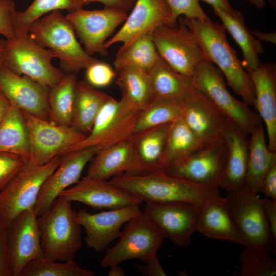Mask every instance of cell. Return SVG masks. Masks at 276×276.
Segmentation results:
<instances>
[{
	"mask_svg": "<svg viewBox=\"0 0 276 276\" xmlns=\"http://www.w3.org/2000/svg\"><path fill=\"white\" fill-rule=\"evenodd\" d=\"M109 181L146 203L203 206L222 197L216 186L170 176L162 170L143 174L121 173Z\"/></svg>",
	"mask_w": 276,
	"mask_h": 276,
	"instance_id": "6da1fadb",
	"label": "cell"
},
{
	"mask_svg": "<svg viewBox=\"0 0 276 276\" xmlns=\"http://www.w3.org/2000/svg\"><path fill=\"white\" fill-rule=\"evenodd\" d=\"M198 41L205 59L217 65L234 93L250 107L255 105V93L249 73L244 67L236 51L228 43L222 24L210 19L182 16Z\"/></svg>",
	"mask_w": 276,
	"mask_h": 276,
	"instance_id": "7a4b0ae2",
	"label": "cell"
},
{
	"mask_svg": "<svg viewBox=\"0 0 276 276\" xmlns=\"http://www.w3.org/2000/svg\"><path fill=\"white\" fill-rule=\"evenodd\" d=\"M29 35L38 44L54 52L64 73L76 74L99 60L82 47L72 25L61 10L54 11L36 20L30 27Z\"/></svg>",
	"mask_w": 276,
	"mask_h": 276,
	"instance_id": "3957f363",
	"label": "cell"
},
{
	"mask_svg": "<svg viewBox=\"0 0 276 276\" xmlns=\"http://www.w3.org/2000/svg\"><path fill=\"white\" fill-rule=\"evenodd\" d=\"M76 213L71 202L59 196L37 217L44 257L61 262L74 260L82 245Z\"/></svg>",
	"mask_w": 276,
	"mask_h": 276,
	"instance_id": "277c9868",
	"label": "cell"
},
{
	"mask_svg": "<svg viewBox=\"0 0 276 276\" xmlns=\"http://www.w3.org/2000/svg\"><path fill=\"white\" fill-rule=\"evenodd\" d=\"M226 192L225 199L244 247L275 255L276 239L259 194L245 185Z\"/></svg>",
	"mask_w": 276,
	"mask_h": 276,
	"instance_id": "5b68a950",
	"label": "cell"
},
{
	"mask_svg": "<svg viewBox=\"0 0 276 276\" xmlns=\"http://www.w3.org/2000/svg\"><path fill=\"white\" fill-rule=\"evenodd\" d=\"M191 79L195 88L223 116L234 121L248 134L262 123L257 112L229 92L223 75L212 62L206 60L201 61L196 67Z\"/></svg>",
	"mask_w": 276,
	"mask_h": 276,
	"instance_id": "8992f818",
	"label": "cell"
},
{
	"mask_svg": "<svg viewBox=\"0 0 276 276\" xmlns=\"http://www.w3.org/2000/svg\"><path fill=\"white\" fill-rule=\"evenodd\" d=\"M54 58L53 51L38 44L29 35L5 39L2 64L15 74L27 76L49 88L65 74L53 65Z\"/></svg>",
	"mask_w": 276,
	"mask_h": 276,
	"instance_id": "52a82bcc",
	"label": "cell"
},
{
	"mask_svg": "<svg viewBox=\"0 0 276 276\" xmlns=\"http://www.w3.org/2000/svg\"><path fill=\"white\" fill-rule=\"evenodd\" d=\"M118 242L108 248L101 261L103 267L131 259L144 263L157 257V252L166 238L162 232L143 212L127 222Z\"/></svg>",
	"mask_w": 276,
	"mask_h": 276,
	"instance_id": "ba28073f",
	"label": "cell"
},
{
	"mask_svg": "<svg viewBox=\"0 0 276 276\" xmlns=\"http://www.w3.org/2000/svg\"><path fill=\"white\" fill-rule=\"evenodd\" d=\"M140 113L123 99L118 101L111 97L99 112L90 131L64 155L91 147L101 149L131 139Z\"/></svg>",
	"mask_w": 276,
	"mask_h": 276,
	"instance_id": "9c48e42d",
	"label": "cell"
},
{
	"mask_svg": "<svg viewBox=\"0 0 276 276\" xmlns=\"http://www.w3.org/2000/svg\"><path fill=\"white\" fill-rule=\"evenodd\" d=\"M62 159L59 156L43 165L28 161L0 191V217L8 225L18 215L34 208L42 184Z\"/></svg>",
	"mask_w": 276,
	"mask_h": 276,
	"instance_id": "30bf717a",
	"label": "cell"
},
{
	"mask_svg": "<svg viewBox=\"0 0 276 276\" xmlns=\"http://www.w3.org/2000/svg\"><path fill=\"white\" fill-rule=\"evenodd\" d=\"M22 112L29 132V162L31 163L43 165L57 156H63L69 148L86 136L72 126L57 124Z\"/></svg>",
	"mask_w": 276,
	"mask_h": 276,
	"instance_id": "8fae6325",
	"label": "cell"
},
{
	"mask_svg": "<svg viewBox=\"0 0 276 276\" xmlns=\"http://www.w3.org/2000/svg\"><path fill=\"white\" fill-rule=\"evenodd\" d=\"M159 57L176 72L190 77L205 60L193 32L181 19L179 25L160 26L151 32Z\"/></svg>",
	"mask_w": 276,
	"mask_h": 276,
	"instance_id": "7c38bea8",
	"label": "cell"
},
{
	"mask_svg": "<svg viewBox=\"0 0 276 276\" xmlns=\"http://www.w3.org/2000/svg\"><path fill=\"white\" fill-rule=\"evenodd\" d=\"M225 155V144L220 135L173 161L162 171L170 176L218 188Z\"/></svg>",
	"mask_w": 276,
	"mask_h": 276,
	"instance_id": "4fadbf2b",
	"label": "cell"
},
{
	"mask_svg": "<svg viewBox=\"0 0 276 276\" xmlns=\"http://www.w3.org/2000/svg\"><path fill=\"white\" fill-rule=\"evenodd\" d=\"M127 15V13L106 7L95 10L81 8L68 12L65 17L88 54L91 55L98 53L106 56L108 50L105 47V42L116 29L125 21Z\"/></svg>",
	"mask_w": 276,
	"mask_h": 276,
	"instance_id": "5bb4252c",
	"label": "cell"
},
{
	"mask_svg": "<svg viewBox=\"0 0 276 276\" xmlns=\"http://www.w3.org/2000/svg\"><path fill=\"white\" fill-rule=\"evenodd\" d=\"M121 28L105 43L108 49L118 42L125 49L141 36L164 25H175L172 12L166 0H136Z\"/></svg>",
	"mask_w": 276,
	"mask_h": 276,
	"instance_id": "9a60e30c",
	"label": "cell"
},
{
	"mask_svg": "<svg viewBox=\"0 0 276 276\" xmlns=\"http://www.w3.org/2000/svg\"><path fill=\"white\" fill-rule=\"evenodd\" d=\"M202 206L146 203L144 212L175 245L188 247L196 232Z\"/></svg>",
	"mask_w": 276,
	"mask_h": 276,
	"instance_id": "2e32d148",
	"label": "cell"
},
{
	"mask_svg": "<svg viewBox=\"0 0 276 276\" xmlns=\"http://www.w3.org/2000/svg\"><path fill=\"white\" fill-rule=\"evenodd\" d=\"M37 216L33 208L18 215L8 225L11 276H20L32 260L43 257Z\"/></svg>",
	"mask_w": 276,
	"mask_h": 276,
	"instance_id": "e0dca14e",
	"label": "cell"
},
{
	"mask_svg": "<svg viewBox=\"0 0 276 276\" xmlns=\"http://www.w3.org/2000/svg\"><path fill=\"white\" fill-rule=\"evenodd\" d=\"M50 88L3 64L0 66V92L10 105L22 111L49 120Z\"/></svg>",
	"mask_w": 276,
	"mask_h": 276,
	"instance_id": "ac0fdd59",
	"label": "cell"
},
{
	"mask_svg": "<svg viewBox=\"0 0 276 276\" xmlns=\"http://www.w3.org/2000/svg\"><path fill=\"white\" fill-rule=\"evenodd\" d=\"M141 212L139 205L94 214L82 209L76 213V219L85 229L84 241L86 246L101 252L111 242L119 238L122 225Z\"/></svg>",
	"mask_w": 276,
	"mask_h": 276,
	"instance_id": "d6986e66",
	"label": "cell"
},
{
	"mask_svg": "<svg viewBox=\"0 0 276 276\" xmlns=\"http://www.w3.org/2000/svg\"><path fill=\"white\" fill-rule=\"evenodd\" d=\"M100 149L91 147L62 156L59 165L41 186L33 208L38 216L48 210L64 190L80 180L84 167Z\"/></svg>",
	"mask_w": 276,
	"mask_h": 276,
	"instance_id": "ffe728a7",
	"label": "cell"
},
{
	"mask_svg": "<svg viewBox=\"0 0 276 276\" xmlns=\"http://www.w3.org/2000/svg\"><path fill=\"white\" fill-rule=\"evenodd\" d=\"M68 200L84 203L94 209L113 210L140 205L143 201L116 187L110 181L83 177L60 195Z\"/></svg>",
	"mask_w": 276,
	"mask_h": 276,
	"instance_id": "44dd1931",
	"label": "cell"
},
{
	"mask_svg": "<svg viewBox=\"0 0 276 276\" xmlns=\"http://www.w3.org/2000/svg\"><path fill=\"white\" fill-rule=\"evenodd\" d=\"M226 149L224 166L218 188L226 192L244 185L248 151V134L226 118L221 133Z\"/></svg>",
	"mask_w": 276,
	"mask_h": 276,
	"instance_id": "7402d4cb",
	"label": "cell"
},
{
	"mask_svg": "<svg viewBox=\"0 0 276 276\" xmlns=\"http://www.w3.org/2000/svg\"><path fill=\"white\" fill-rule=\"evenodd\" d=\"M86 177L107 180L121 173L138 174L141 166L133 136L100 149L89 162Z\"/></svg>",
	"mask_w": 276,
	"mask_h": 276,
	"instance_id": "603a6c76",
	"label": "cell"
},
{
	"mask_svg": "<svg viewBox=\"0 0 276 276\" xmlns=\"http://www.w3.org/2000/svg\"><path fill=\"white\" fill-rule=\"evenodd\" d=\"M181 105V119L202 143L221 135L226 118L194 86Z\"/></svg>",
	"mask_w": 276,
	"mask_h": 276,
	"instance_id": "cb8c5ba5",
	"label": "cell"
},
{
	"mask_svg": "<svg viewBox=\"0 0 276 276\" xmlns=\"http://www.w3.org/2000/svg\"><path fill=\"white\" fill-rule=\"evenodd\" d=\"M255 89L254 107L265 124L268 147L276 151V65L275 63L260 64L248 72Z\"/></svg>",
	"mask_w": 276,
	"mask_h": 276,
	"instance_id": "d4e9b609",
	"label": "cell"
},
{
	"mask_svg": "<svg viewBox=\"0 0 276 276\" xmlns=\"http://www.w3.org/2000/svg\"><path fill=\"white\" fill-rule=\"evenodd\" d=\"M196 232L215 239L225 240L243 246V241L234 221L225 197L202 206Z\"/></svg>",
	"mask_w": 276,
	"mask_h": 276,
	"instance_id": "484cf974",
	"label": "cell"
},
{
	"mask_svg": "<svg viewBox=\"0 0 276 276\" xmlns=\"http://www.w3.org/2000/svg\"><path fill=\"white\" fill-rule=\"evenodd\" d=\"M149 75L153 99L181 104L194 87L190 77L174 71L160 57Z\"/></svg>",
	"mask_w": 276,
	"mask_h": 276,
	"instance_id": "4316f807",
	"label": "cell"
},
{
	"mask_svg": "<svg viewBox=\"0 0 276 276\" xmlns=\"http://www.w3.org/2000/svg\"><path fill=\"white\" fill-rule=\"evenodd\" d=\"M250 134L244 185L259 194L263 178L269 169L276 164V151L268 148L265 131L262 123Z\"/></svg>",
	"mask_w": 276,
	"mask_h": 276,
	"instance_id": "83f0119b",
	"label": "cell"
},
{
	"mask_svg": "<svg viewBox=\"0 0 276 276\" xmlns=\"http://www.w3.org/2000/svg\"><path fill=\"white\" fill-rule=\"evenodd\" d=\"M111 97L98 90L86 80L77 81L75 90L72 126L88 134L103 105Z\"/></svg>",
	"mask_w": 276,
	"mask_h": 276,
	"instance_id": "f1b7e54d",
	"label": "cell"
},
{
	"mask_svg": "<svg viewBox=\"0 0 276 276\" xmlns=\"http://www.w3.org/2000/svg\"><path fill=\"white\" fill-rule=\"evenodd\" d=\"M214 12L240 47L243 55L242 64L248 72L254 70L261 64L259 55L264 52L260 41L246 28L242 13L233 16L214 8Z\"/></svg>",
	"mask_w": 276,
	"mask_h": 276,
	"instance_id": "f546056e",
	"label": "cell"
},
{
	"mask_svg": "<svg viewBox=\"0 0 276 276\" xmlns=\"http://www.w3.org/2000/svg\"><path fill=\"white\" fill-rule=\"evenodd\" d=\"M170 123L159 125L134 134L143 174L162 170L164 150Z\"/></svg>",
	"mask_w": 276,
	"mask_h": 276,
	"instance_id": "4dcf8cb0",
	"label": "cell"
},
{
	"mask_svg": "<svg viewBox=\"0 0 276 276\" xmlns=\"http://www.w3.org/2000/svg\"><path fill=\"white\" fill-rule=\"evenodd\" d=\"M151 32L141 36L125 49L117 52L113 62L117 72L132 69L149 72L159 57Z\"/></svg>",
	"mask_w": 276,
	"mask_h": 276,
	"instance_id": "1f68e13d",
	"label": "cell"
},
{
	"mask_svg": "<svg viewBox=\"0 0 276 276\" xmlns=\"http://www.w3.org/2000/svg\"><path fill=\"white\" fill-rule=\"evenodd\" d=\"M0 152H9L29 159V136L20 109L10 106L0 124Z\"/></svg>",
	"mask_w": 276,
	"mask_h": 276,
	"instance_id": "d6a6232c",
	"label": "cell"
},
{
	"mask_svg": "<svg viewBox=\"0 0 276 276\" xmlns=\"http://www.w3.org/2000/svg\"><path fill=\"white\" fill-rule=\"evenodd\" d=\"M116 83L125 102L141 111L154 100L149 73L125 69L118 72Z\"/></svg>",
	"mask_w": 276,
	"mask_h": 276,
	"instance_id": "836d02e7",
	"label": "cell"
},
{
	"mask_svg": "<svg viewBox=\"0 0 276 276\" xmlns=\"http://www.w3.org/2000/svg\"><path fill=\"white\" fill-rule=\"evenodd\" d=\"M77 81L76 74L65 73L61 80L50 88L49 121L57 124L72 126Z\"/></svg>",
	"mask_w": 276,
	"mask_h": 276,
	"instance_id": "e575fe53",
	"label": "cell"
},
{
	"mask_svg": "<svg viewBox=\"0 0 276 276\" xmlns=\"http://www.w3.org/2000/svg\"><path fill=\"white\" fill-rule=\"evenodd\" d=\"M85 6L83 0H33L24 11H16L14 18L16 37L29 35L31 25L44 14L56 10L74 11Z\"/></svg>",
	"mask_w": 276,
	"mask_h": 276,
	"instance_id": "d590c367",
	"label": "cell"
},
{
	"mask_svg": "<svg viewBox=\"0 0 276 276\" xmlns=\"http://www.w3.org/2000/svg\"><path fill=\"white\" fill-rule=\"evenodd\" d=\"M203 144L181 118L172 122L166 140L162 170L173 161L187 155Z\"/></svg>",
	"mask_w": 276,
	"mask_h": 276,
	"instance_id": "8d00e7d4",
	"label": "cell"
},
{
	"mask_svg": "<svg viewBox=\"0 0 276 276\" xmlns=\"http://www.w3.org/2000/svg\"><path fill=\"white\" fill-rule=\"evenodd\" d=\"M181 104L163 100L154 99L141 111L135 127V134L165 124L181 117Z\"/></svg>",
	"mask_w": 276,
	"mask_h": 276,
	"instance_id": "74e56055",
	"label": "cell"
},
{
	"mask_svg": "<svg viewBox=\"0 0 276 276\" xmlns=\"http://www.w3.org/2000/svg\"><path fill=\"white\" fill-rule=\"evenodd\" d=\"M95 274L93 271L81 268L74 260L58 262L43 257L30 261L20 276H93Z\"/></svg>",
	"mask_w": 276,
	"mask_h": 276,
	"instance_id": "f35d334b",
	"label": "cell"
},
{
	"mask_svg": "<svg viewBox=\"0 0 276 276\" xmlns=\"http://www.w3.org/2000/svg\"><path fill=\"white\" fill-rule=\"evenodd\" d=\"M241 276H273L276 259L269 253L245 248L239 255Z\"/></svg>",
	"mask_w": 276,
	"mask_h": 276,
	"instance_id": "ab89813d",
	"label": "cell"
},
{
	"mask_svg": "<svg viewBox=\"0 0 276 276\" xmlns=\"http://www.w3.org/2000/svg\"><path fill=\"white\" fill-rule=\"evenodd\" d=\"M29 160L20 155L0 152V191L25 166Z\"/></svg>",
	"mask_w": 276,
	"mask_h": 276,
	"instance_id": "60d3db41",
	"label": "cell"
},
{
	"mask_svg": "<svg viewBox=\"0 0 276 276\" xmlns=\"http://www.w3.org/2000/svg\"><path fill=\"white\" fill-rule=\"evenodd\" d=\"M85 70L86 81L94 87L109 85L117 75L109 64L99 60L90 64Z\"/></svg>",
	"mask_w": 276,
	"mask_h": 276,
	"instance_id": "b9f144b4",
	"label": "cell"
},
{
	"mask_svg": "<svg viewBox=\"0 0 276 276\" xmlns=\"http://www.w3.org/2000/svg\"><path fill=\"white\" fill-rule=\"evenodd\" d=\"M173 18L177 22L180 16L201 19L210 18L201 8L198 0H166Z\"/></svg>",
	"mask_w": 276,
	"mask_h": 276,
	"instance_id": "7bdbcfd3",
	"label": "cell"
},
{
	"mask_svg": "<svg viewBox=\"0 0 276 276\" xmlns=\"http://www.w3.org/2000/svg\"><path fill=\"white\" fill-rule=\"evenodd\" d=\"M16 11L13 0H0V34L5 39L16 37L14 18Z\"/></svg>",
	"mask_w": 276,
	"mask_h": 276,
	"instance_id": "ee69618b",
	"label": "cell"
},
{
	"mask_svg": "<svg viewBox=\"0 0 276 276\" xmlns=\"http://www.w3.org/2000/svg\"><path fill=\"white\" fill-rule=\"evenodd\" d=\"M8 230V225L0 217V276H11Z\"/></svg>",
	"mask_w": 276,
	"mask_h": 276,
	"instance_id": "f6af8a7d",
	"label": "cell"
},
{
	"mask_svg": "<svg viewBox=\"0 0 276 276\" xmlns=\"http://www.w3.org/2000/svg\"><path fill=\"white\" fill-rule=\"evenodd\" d=\"M260 193L265 197L276 200V164L269 169L263 178Z\"/></svg>",
	"mask_w": 276,
	"mask_h": 276,
	"instance_id": "bcb514c9",
	"label": "cell"
},
{
	"mask_svg": "<svg viewBox=\"0 0 276 276\" xmlns=\"http://www.w3.org/2000/svg\"><path fill=\"white\" fill-rule=\"evenodd\" d=\"M261 201L265 215L276 239V200L265 196Z\"/></svg>",
	"mask_w": 276,
	"mask_h": 276,
	"instance_id": "7dc6e473",
	"label": "cell"
},
{
	"mask_svg": "<svg viewBox=\"0 0 276 276\" xmlns=\"http://www.w3.org/2000/svg\"><path fill=\"white\" fill-rule=\"evenodd\" d=\"M136 0H83L85 5L90 3L98 2L102 4L104 7L127 13L132 9Z\"/></svg>",
	"mask_w": 276,
	"mask_h": 276,
	"instance_id": "c3c4849f",
	"label": "cell"
},
{
	"mask_svg": "<svg viewBox=\"0 0 276 276\" xmlns=\"http://www.w3.org/2000/svg\"><path fill=\"white\" fill-rule=\"evenodd\" d=\"M137 269L144 274L148 276H166V273L162 267L158 258L145 263V264L135 265Z\"/></svg>",
	"mask_w": 276,
	"mask_h": 276,
	"instance_id": "681fc988",
	"label": "cell"
},
{
	"mask_svg": "<svg viewBox=\"0 0 276 276\" xmlns=\"http://www.w3.org/2000/svg\"><path fill=\"white\" fill-rule=\"evenodd\" d=\"M203 1L210 5L212 7L219 9L221 11L226 12L231 15L236 16L240 12L235 10L230 4L228 0H198Z\"/></svg>",
	"mask_w": 276,
	"mask_h": 276,
	"instance_id": "f907efd6",
	"label": "cell"
},
{
	"mask_svg": "<svg viewBox=\"0 0 276 276\" xmlns=\"http://www.w3.org/2000/svg\"><path fill=\"white\" fill-rule=\"evenodd\" d=\"M252 35H254L256 36V38L258 39L260 41L263 40L269 42H271L272 43H275V33H262L261 32L254 31H250Z\"/></svg>",
	"mask_w": 276,
	"mask_h": 276,
	"instance_id": "816d5d0a",
	"label": "cell"
},
{
	"mask_svg": "<svg viewBox=\"0 0 276 276\" xmlns=\"http://www.w3.org/2000/svg\"><path fill=\"white\" fill-rule=\"evenodd\" d=\"M10 104L0 92V124L6 115Z\"/></svg>",
	"mask_w": 276,
	"mask_h": 276,
	"instance_id": "f5cc1de1",
	"label": "cell"
},
{
	"mask_svg": "<svg viewBox=\"0 0 276 276\" xmlns=\"http://www.w3.org/2000/svg\"><path fill=\"white\" fill-rule=\"evenodd\" d=\"M108 272L109 276H125L126 275L124 269L119 264H113L109 266Z\"/></svg>",
	"mask_w": 276,
	"mask_h": 276,
	"instance_id": "db71d44e",
	"label": "cell"
},
{
	"mask_svg": "<svg viewBox=\"0 0 276 276\" xmlns=\"http://www.w3.org/2000/svg\"><path fill=\"white\" fill-rule=\"evenodd\" d=\"M266 1L274 4L275 0H249V2L257 8L262 9L265 7Z\"/></svg>",
	"mask_w": 276,
	"mask_h": 276,
	"instance_id": "11a10c76",
	"label": "cell"
},
{
	"mask_svg": "<svg viewBox=\"0 0 276 276\" xmlns=\"http://www.w3.org/2000/svg\"><path fill=\"white\" fill-rule=\"evenodd\" d=\"M4 43L5 39L0 38V66L2 65L3 61Z\"/></svg>",
	"mask_w": 276,
	"mask_h": 276,
	"instance_id": "9f6ffc18",
	"label": "cell"
}]
</instances>
